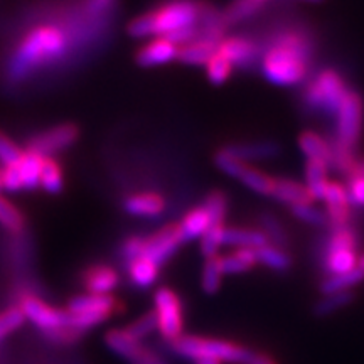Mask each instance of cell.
Masks as SVG:
<instances>
[{
	"label": "cell",
	"instance_id": "15",
	"mask_svg": "<svg viewBox=\"0 0 364 364\" xmlns=\"http://www.w3.org/2000/svg\"><path fill=\"white\" fill-rule=\"evenodd\" d=\"M324 203L327 208V218L332 230L349 226L351 220V203H349L348 189L338 181H331L327 186Z\"/></svg>",
	"mask_w": 364,
	"mask_h": 364
},
{
	"label": "cell",
	"instance_id": "32",
	"mask_svg": "<svg viewBox=\"0 0 364 364\" xmlns=\"http://www.w3.org/2000/svg\"><path fill=\"white\" fill-rule=\"evenodd\" d=\"M257 260L277 273H287L292 268V257L284 248L267 243L265 247L257 250Z\"/></svg>",
	"mask_w": 364,
	"mask_h": 364
},
{
	"label": "cell",
	"instance_id": "28",
	"mask_svg": "<svg viewBox=\"0 0 364 364\" xmlns=\"http://www.w3.org/2000/svg\"><path fill=\"white\" fill-rule=\"evenodd\" d=\"M299 147L307 161H322L331 166V144L322 139L317 132L304 130L299 135Z\"/></svg>",
	"mask_w": 364,
	"mask_h": 364
},
{
	"label": "cell",
	"instance_id": "51",
	"mask_svg": "<svg viewBox=\"0 0 364 364\" xmlns=\"http://www.w3.org/2000/svg\"><path fill=\"white\" fill-rule=\"evenodd\" d=\"M356 176H361V177H364V159L363 161H356V164H354V167H353V171L349 172V177H356Z\"/></svg>",
	"mask_w": 364,
	"mask_h": 364
},
{
	"label": "cell",
	"instance_id": "1",
	"mask_svg": "<svg viewBox=\"0 0 364 364\" xmlns=\"http://www.w3.org/2000/svg\"><path fill=\"white\" fill-rule=\"evenodd\" d=\"M312 56L314 41L307 31H280L263 54L262 71L273 85L294 86L306 80Z\"/></svg>",
	"mask_w": 364,
	"mask_h": 364
},
{
	"label": "cell",
	"instance_id": "50",
	"mask_svg": "<svg viewBox=\"0 0 364 364\" xmlns=\"http://www.w3.org/2000/svg\"><path fill=\"white\" fill-rule=\"evenodd\" d=\"M115 4L117 0H86V11H88V14L100 16V14L110 11Z\"/></svg>",
	"mask_w": 364,
	"mask_h": 364
},
{
	"label": "cell",
	"instance_id": "21",
	"mask_svg": "<svg viewBox=\"0 0 364 364\" xmlns=\"http://www.w3.org/2000/svg\"><path fill=\"white\" fill-rule=\"evenodd\" d=\"M124 209L132 216L156 218L166 209V199L157 193H135L127 196Z\"/></svg>",
	"mask_w": 364,
	"mask_h": 364
},
{
	"label": "cell",
	"instance_id": "19",
	"mask_svg": "<svg viewBox=\"0 0 364 364\" xmlns=\"http://www.w3.org/2000/svg\"><path fill=\"white\" fill-rule=\"evenodd\" d=\"M83 284L88 294L110 295L120 284V273L110 265L90 267L83 273Z\"/></svg>",
	"mask_w": 364,
	"mask_h": 364
},
{
	"label": "cell",
	"instance_id": "26",
	"mask_svg": "<svg viewBox=\"0 0 364 364\" xmlns=\"http://www.w3.org/2000/svg\"><path fill=\"white\" fill-rule=\"evenodd\" d=\"M268 238L262 230H250V228H226L223 236V245H230L236 248L258 250L265 247Z\"/></svg>",
	"mask_w": 364,
	"mask_h": 364
},
{
	"label": "cell",
	"instance_id": "27",
	"mask_svg": "<svg viewBox=\"0 0 364 364\" xmlns=\"http://www.w3.org/2000/svg\"><path fill=\"white\" fill-rule=\"evenodd\" d=\"M44 157L39 154L24 150L21 161L17 162V169H19L22 186L27 191H36L41 188V172H43Z\"/></svg>",
	"mask_w": 364,
	"mask_h": 364
},
{
	"label": "cell",
	"instance_id": "44",
	"mask_svg": "<svg viewBox=\"0 0 364 364\" xmlns=\"http://www.w3.org/2000/svg\"><path fill=\"white\" fill-rule=\"evenodd\" d=\"M24 321L26 317L19 307H11L7 311L0 312V341L22 327Z\"/></svg>",
	"mask_w": 364,
	"mask_h": 364
},
{
	"label": "cell",
	"instance_id": "2",
	"mask_svg": "<svg viewBox=\"0 0 364 364\" xmlns=\"http://www.w3.org/2000/svg\"><path fill=\"white\" fill-rule=\"evenodd\" d=\"M68 33L53 24L38 26L17 46L11 63L12 78H24L31 71L51 66L68 53Z\"/></svg>",
	"mask_w": 364,
	"mask_h": 364
},
{
	"label": "cell",
	"instance_id": "18",
	"mask_svg": "<svg viewBox=\"0 0 364 364\" xmlns=\"http://www.w3.org/2000/svg\"><path fill=\"white\" fill-rule=\"evenodd\" d=\"M199 39L211 41V43L220 44L225 39L226 22L223 19V12L209 2H199Z\"/></svg>",
	"mask_w": 364,
	"mask_h": 364
},
{
	"label": "cell",
	"instance_id": "38",
	"mask_svg": "<svg viewBox=\"0 0 364 364\" xmlns=\"http://www.w3.org/2000/svg\"><path fill=\"white\" fill-rule=\"evenodd\" d=\"M0 225L12 233H21L26 226V218L17 206L0 196Z\"/></svg>",
	"mask_w": 364,
	"mask_h": 364
},
{
	"label": "cell",
	"instance_id": "48",
	"mask_svg": "<svg viewBox=\"0 0 364 364\" xmlns=\"http://www.w3.org/2000/svg\"><path fill=\"white\" fill-rule=\"evenodd\" d=\"M0 182H2V189L11 191V193H19V191L24 189L17 164L4 167L2 174H0Z\"/></svg>",
	"mask_w": 364,
	"mask_h": 364
},
{
	"label": "cell",
	"instance_id": "22",
	"mask_svg": "<svg viewBox=\"0 0 364 364\" xmlns=\"http://www.w3.org/2000/svg\"><path fill=\"white\" fill-rule=\"evenodd\" d=\"M272 198L287 206H295V204H312L316 199L311 191L302 182L292 179H275Z\"/></svg>",
	"mask_w": 364,
	"mask_h": 364
},
{
	"label": "cell",
	"instance_id": "33",
	"mask_svg": "<svg viewBox=\"0 0 364 364\" xmlns=\"http://www.w3.org/2000/svg\"><path fill=\"white\" fill-rule=\"evenodd\" d=\"M263 2L260 0H235L226 9H223V19H225L226 26H235L240 22L250 19L255 14L260 12Z\"/></svg>",
	"mask_w": 364,
	"mask_h": 364
},
{
	"label": "cell",
	"instance_id": "7",
	"mask_svg": "<svg viewBox=\"0 0 364 364\" xmlns=\"http://www.w3.org/2000/svg\"><path fill=\"white\" fill-rule=\"evenodd\" d=\"M120 307L118 300L112 295L86 294L71 299L66 312L70 317V326L81 334L91 327L103 324L113 314L118 312Z\"/></svg>",
	"mask_w": 364,
	"mask_h": 364
},
{
	"label": "cell",
	"instance_id": "24",
	"mask_svg": "<svg viewBox=\"0 0 364 364\" xmlns=\"http://www.w3.org/2000/svg\"><path fill=\"white\" fill-rule=\"evenodd\" d=\"M218 46L220 44L211 43V41L196 39L193 43L181 46L179 53H177V61L189 66H203L216 53Z\"/></svg>",
	"mask_w": 364,
	"mask_h": 364
},
{
	"label": "cell",
	"instance_id": "35",
	"mask_svg": "<svg viewBox=\"0 0 364 364\" xmlns=\"http://www.w3.org/2000/svg\"><path fill=\"white\" fill-rule=\"evenodd\" d=\"M354 302V294L351 290L348 292H338V294H329L324 295L322 299H318L312 307V314L318 318L329 317L332 314H336L341 309H344L346 306Z\"/></svg>",
	"mask_w": 364,
	"mask_h": 364
},
{
	"label": "cell",
	"instance_id": "52",
	"mask_svg": "<svg viewBox=\"0 0 364 364\" xmlns=\"http://www.w3.org/2000/svg\"><path fill=\"white\" fill-rule=\"evenodd\" d=\"M194 364H221V361H218L215 358H198L193 361Z\"/></svg>",
	"mask_w": 364,
	"mask_h": 364
},
{
	"label": "cell",
	"instance_id": "5",
	"mask_svg": "<svg viewBox=\"0 0 364 364\" xmlns=\"http://www.w3.org/2000/svg\"><path fill=\"white\" fill-rule=\"evenodd\" d=\"M19 309L27 321L33 322L39 331H43L44 334H48L54 341L71 343V341H76L81 336L78 331H75L70 326V317H68L66 311L49 306L48 302H44L43 299L36 297L33 294L22 295Z\"/></svg>",
	"mask_w": 364,
	"mask_h": 364
},
{
	"label": "cell",
	"instance_id": "47",
	"mask_svg": "<svg viewBox=\"0 0 364 364\" xmlns=\"http://www.w3.org/2000/svg\"><path fill=\"white\" fill-rule=\"evenodd\" d=\"M144 247H145V236H129L122 245V257H124V262L129 263L135 258L142 257L144 255Z\"/></svg>",
	"mask_w": 364,
	"mask_h": 364
},
{
	"label": "cell",
	"instance_id": "43",
	"mask_svg": "<svg viewBox=\"0 0 364 364\" xmlns=\"http://www.w3.org/2000/svg\"><path fill=\"white\" fill-rule=\"evenodd\" d=\"M225 223L221 225H211L208 231L201 236V253L204 257H213L218 255V250L223 245V236H225Z\"/></svg>",
	"mask_w": 364,
	"mask_h": 364
},
{
	"label": "cell",
	"instance_id": "46",
	"mask_svg": "<svg viewBox=\"0 0 364 364\" xmlns=\"http://www.w3.org/2000/svg\"><path fill=\"white\" fill-rule=\"evenodd\" d=\"M156 329H157V317L152 311V312L144 314V316L136 318L135 322H132V324L127 327V332H129L132 338L144 341L150 332H154Z\"/></svg>",
	"mask_w": 364,
	"mask_h": 364
},
{
	"label": "cell",
	"instance_id": "13",
	"mask_svg": "<svg viewBox=\"0 0 364 364\" xmlns=\"http://www.w3.org/2000/svg\"><path fill=\"white\" fill-rule=\"evenodd\" d=\"M182 243H184V241L181 238L179 226H177L176 223H171V225L161 228V230L156 231L154 235L145 236V247L142 257H147L154 263H157L159 267H162L164 263L169 262L171 258L174 257Z\"/></svg>",
	"mask_w": 364,
	"mask_h": 364
},
{
	"label": "cell",
	"instance_id": "8",
	"mask_svg": "<svg viewBox=\"0 0 364 364\" xmlns=\"http://www.w3.org/2000/svg\"><path fill=\"white\" fill-rule=\"evenodd\" d=\"M358 238L351 226L336 228L326 241L322 268L327 275H338L358 267Z\"/></svg>",
	"mask_w": 364,
	"mask_h": 364
},
{
	"label": "cell",
	"instance_id": "14",
	"mask_svg": "<svg viewBox=\"0 0 364 364\" xmlns=\"http://www.w3.org/2000/svg\"><path fill=\"white\" fill-rule=\"evenodd\" d=\"M218 51L225 56L235 68H252L260 56V49L255 41L243 38V36H233L225 38L218 46Z\"/></svg>",
	"mask_w": 364,
	"mask_h": 364
},
{
	"label": "cell",
	"instance_id": "4",
	"mask_svg": "<svg viewBox=\"0 0 364 364\" xmlns=\"http://www.w3.org/2000/svg\"><path fill=\"white\" fill-rule=\"evenodd\" d=\"M172 351L182 358L198 359V358H215L218 361H228L235 364H260L265 356L253 353L252 349L226 343L220 339H206L198 336H181L179 339L171 343Z\"/></svg>",
	"mask_w": 364,
	"mask_h": 364
},
{
	"label": "cell",
	"instance_id": "56",
	"mask_svg": "<svg viewBox=\"0 0 364 364\" xmlns=\"http://www.w3.org/2000/svg\"><path fill=\"white\" fill-rule=\"evenodd\" d=\"M260 2H263V4H265V0H260Z\"/></svg>",
	"mask_w": 364,
	"mask_h": 364
},
{
	"label": "cell",
	"instance_id": "34",
	"mask_svg": "<svg viewBox=\"0 0 364 364\" xmlns=\"http://www.w3.org/2000/svg\"><path fill=\"white\" fill-rule=\"evenodd\" d=\"M41 188L49 194H59L65 189L63 167L54 157H44L43 172H41Z\"/></svg>",
	"mask_w": 364,
	"mask_h": 364
},
{
	"label": "cell",
	"instance_id": "25",
	"mask_svg": "<svg viewBox=\"0 0 364 364\" xmlns=\"http://www.w3.org/2000/svg\"><path fill=\"white\" fill-rule=\"evenodd\" d=\"M209 225H211V221H209V215L206 209H204V206L193 208L188 215L182 218L181 223H177L181 231V238L184 243L186 241L201 238V236L208 231Z\"/></svg>",
	"mask_w": 364,
	"mask_h": 364
},
{
	"label": "cell",
	"instance_id": "17",
	"mask_svg": "<svg viewBox=\"0 0 364 364\" xmlns=\"http://www.w3.org/2000/svg\"><path fill=\"white\" fill-rule=\"evenodd\" d=\"M179 48L166 38H154L145 43L135 54V63L142 68H154L167 65L177 59Z\"/></svg>",
	"mask_w": 364,
	"mask_h": 364
},
{
	"label": "cell",
	"instance_id": "20",
	"mask_svg": "<svg viewBox=\"0 0 364 364\" xmlns=\"http://www.w3.org/2000/svg\"><path fill=\"white\" fill-rule=\"evenodd\" d=\"M105 343H107V346L113 353L125 358L127 361H130L132 364L139 363L140 359L144 358V354L149 351V348H145L142 341L132 338L129 332H127V329L110 331L107 334V338H105Z\"/></svg>",
	"mask_w": 364,
	"mask_h": 364
},
{
	"label": "cell",
	"instance_id": "29",
	"mask_svg": "<svg viewBox=\"0 0 364 364\" xmlns=\"http://www.w3.org/2000/svg\"><path fill=\"white\" fill-rule=\"evenodd\" d=\"M329 164L322 161H307L306 164V186L311 191L316 201H324V196L329 186Z\"/></svg>",
	"mask_w": 364,
	"mask_h": 364
},
{
	"label": "cell",
	"instance_id": "6",
	"mask_svg": "<svg viewBox=\"0 0 364 364\" xmlns=\"http://www.w3.org/2000/svg\"><path fill=\"white\" fill-rule=\"evenodd\" d=\"M348 85L336 70H324L314 76L304 91V105L309 110L326 115H338V110L348 93Z\"/></svg>",
	"mask_w": 364,
	"mask_h": 364
},
{
	"label": "cell",
	"instance_id": "39",
	"mask_svg": "<svg viewBox=\"0 0 364 364\" xmlns=\"http://www.w3.org/2000/svg\"><path fill=\"white\" fill-rule=\"evenodd\" d=\"M331 144V166L336 171H339L341 174L349 176V172L353 171L356 159H354L353 149L346 147L344 144H341L338 139L332 140Z\"/></svg>",
	"mask_w": 364,
	"mask_h": 364
},
{
	"label": "cell",
	"instance_id": "36",
	"mask_svg": "<svg viewBox=\"0 0 364 364\" xmlns=\"http://www.w3.org/2000/svg\"><path fill=\"white\" fill-rule=\"evenodd\" d=\"M221 270V257L213 255L208 257L203 267V277H201V289L206 295H215L218 290L221 289V280H223Z\"/></svg>",
	"mask_w": 364,
	"mask_h": 364
},
{
	"label": "cell",
	"instance_id": "55",
	"mask_svg": "<svg viewBox=\"0 0 364 364\" xmlns=\"http://www.w3.org/2000/svg\"><path fill=\"white\" fill-rule=\"evenodd\" d=\"M306 2H321V0H306Z\"/></svg>",
	"mask_w": 364,
	"mask_h": 364
},
{
	"label": "cell",
	"instance_id": "10",
	"mask_svg": "<svg viewBox=\"0 0 364 364\" xmlns=\"http://www.w3.org/2000/svg\"><path fill=\"white\" fill-rule=\"evenodd\" d=\"M154 314L157 317V329L166 341L179 339L184 329V316H182V302L174 290L162 287L154 295Z\"/></svg>",
	"mask_w": 364,
	"mask_h": 364
},
{
	"label": "cell",
	"instance_id": "40",
	"mask_svg": "<svg viewBox=\"0 0 364 364\" xmlns=\"http://www.w3.org/2000/svg\"><path fill=\"white\" fill-rule=\"evenodd\" d=\"M203 206L208 211L211 225H221V223H225L228 213V196L223 191H211L206 196V199H204Z\"/></svg>",
	"mask_w": 364,
	"mask_h": 364
},
{
	"label": "cell",
	"instance_id": "12",
	"mask_svg": "<svg viewBox=\"0 0 364 364\" xmlns=\"http://www.w3.org/2000/svg\"><path fill=\"white\" fill-rule=\"evenodd\" d=\"M80 140V127L75 124H59L41 132L27 142L26 150L39 154L43 157H53L61 150L70 149Z\"/></svg>",
	"mask_w": 364,
	"mask_h": 364
},
{
	"label": "cell",
	"instance_id": "3",
	"mask_svg": "<svg viewBox=\"0 0 364 364\" xmlns=\"http://www.w3.org/2000/svg\"><path fill=\"white\" fill-rule=\"evenodd\" d=\"M201 0H169L161 6L136 16L127 26V33L134 39L164 38L182 27L198 24Z\"/></svg>",
	"mask_w": 364,
	"mask_h": 364
},
{
	"label": "cell",
	"instance_id": "42",
	"mask_svg": "<svg viewBox=\"0 0 364 364\" xmlns=\"http://www.w3.org/2000/svg\"><path fill=\"white\" fill-rule=\"evenodd\" d=\"M290 211H292V215L297 218V220L307 223V225L318 228L329 225L327 213L316 208L314 204H295V206H290Z\"/></svg>",
	"mask_w": 364,
	"mask_h": 364
},
{
	"label": "cell",
	"instance_id": "53",
	"mask_svg": "<svg viewBox=\"0 0 364 364\" xmlns=\"http://www.w3.org/2000/svg\"><path fill=\"white\" fill-rule=\"evenodd\" d=\"M358 267H359V268H363V270H364V255H363V257H359V260H358Z\"/></svg>",
	"mask_w": 364,
	"mask_h": 364
},
{
	"label": "cell",
	"instance_id": "30",
	"mask_svg": "<svg viewBox=\"0 0 364 364\" xmlns=\"http://www.w3.org/2000/svg\"><path fill=\"white\" fill-rule=\"evenodd\" d=\"M364 280V270L363 268H353V270L338 273V275H331L321 284L322 295L338 294V292H348L353 287L361 284Z\"/></svg>",
	"mask_w": 364,
	"mask_h": 364
},
{
	"label": "cell",
	"instance_id": "45",
	"mask_svg": "<svg viewBox=\"0 0 364 364\" xmlns=\"http://www.w3.org/2000/svg\"><path fill=\"white\" fill-rule=\"evenodd\" d=\"M22 154H24V149H22L19 144L14 142L7 134H4V132L0 130V162L4 164V167L19 162Z\"/></svg>",
	"mask_w": 364,
	"mask_h": 364
},
{
	"label": "cell",
	"instance_id": "49",
	"mask_svg": "<svg viewBox=\"0 0 364 364\" xmlns=\"http://www.w3.org/2000/svg\"><path fill=\"white\" fill-rule=\"evenodd\" d=\"M351 206L364 208V177H349V184L346 186Z\"/></svg>",
	"mask_w": 364,
	"mask_h": 364
},
{
	"label": "cell",
	"instance_id": "23",
	"mask_svg": "<svg viewBox=\"0 0 364 364\" xmlns=\"http://www.w3.org/2000/svg\"><path fill=\"white\" fill-rule=\"evenodd\" d=\"M127 273H129V279L132 285H135L136 289H149L156 284L159 279V267L157 263H154L147 257H139L135 260L125 263Z\"/></svg>",
	"mask_w": 364,
	"mask_h": 364
},
{
	"label": "cell",
	"instance_id": "41",
	"mask_svg": "<svg viewBox=\"0 0 364 364\" xmlns=\"http://www.w3.org/2000/svg\"><path fill=\"white\" fill-rule=\"evenodd\" d=\"M233 70H235V66L231 65V63L228 61V59L223 56L218 49H216V53L211 56V59L206 63V75L213 85L225 83V81H228V78L231 76Z\"/></svg>",
	"mask_w": 364,
	"mask_h": 364
},
{
	"label": "cell",
	"instance_id": "54",
	"mask_svg": "<svg viewBox=\"0 0 364 364\" xmlns=\"http://www.w3.org/2000/svg\"><path fill=\"white\" fill-rule=\"evenodd\" d=\"M260 364H275V363H273L270 358H267V356H265V359H263V361H262Z\"/></svg>",
	"mask_w": 364,
	"mask_h": 364
},
{
	"label": "cell",
	"instance_id": "9",
	"mask_svg": "<svg viewBox=\"0 0 364 364\" xmlns=\"http://www.w3.org/2000/svg\"><path fill=\"white\" fill-rule=\"evenodd\" d=\"M215 164L221 172H225L226 176L240 181L241 184H245L248 189L255 191L257 194L272 196L275 179L268 176L267 172L257 169V167L250 166L247 162H241L238 159L231 157L230 154H226L223 149L220 152H216Z\"/></svg>",
	"mask_w": 364,
	"mask_h": 364
},
{
	"label": "cell",
	"instance_id": "11",
	"mask_svg": "<svg viewBox=\"0 0 364 364\" xmlns=\"http://www.w3.org/2000/svg\"><path fill=\"white\" fill-rule=\"evenodd\" d=\"M338 140L346 147H356L363 134L364 102L356 90H348L338 110Z\"/></svg>",
	"mask_w": 364,
	"mask_h": 364
},
{
	"label": "cell",
	"instance_id": "16",
	"mask_svg": "<svg viewBox=\"0 0 364 364\" xmlns=\"http://www.w3.org/2000/svg\"><path fill=\"white\" fill-rule=\"evenodd\" d=\"M226 154L231 157L238 159L241 162H257L267 161V159H275L280 156L282 147L275 140H252V142H236L226 145Z\"/></svg>",
	"mask_w": 364,
	"mask_h": 364
},
{
	"label": "cell",
	"instance_id": "31",
	"mask_svg": "<svg viewBox=\"0 0 364 364\" xmlns=\"http://www.w3.org/2000/svg\"><path fill=\"white\" fill-rule=\"evenodd\" d=\"M257 260V250L253 248H236L228 257H221V270L225 275H236L252 270Z\"/></svg>",
	"mask_w": 364,
	"mask_h": 364
},
{
	"label": "cell",
	"instance_id": "37",
	"mask_svg": "<svg viewBox=\"0 0 364 364\" xmlns=\"http://www.w3.org/2000/svg\"><path fill=\"white\" fill-rule=\"evenodd\" d=\"M260 226L262 231L268 238V243L272 241V245H275V247L279 248L289 247V236H287L285 228L275 215H272V213H263L260 216Z\"/></svg>",
	"mask_w": 364,
	"mask_h": 364
}]
</instances>
